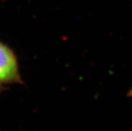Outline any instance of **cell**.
<instances>
[{"label": "cell", "mask_w": 132, "mask_h": 131, "mask_svg": "<svg viewBox=\"0 0 132 131\" xmlns=\"http://www.w3.org/2000/svg\"><path fill=\"white\" fill-rule=\"evenodd\" d=\"M0 83L23 84L14 52L2 42H0Z\"/></svg>", "instance_id": "1"}, {"label": "cell", "mask_w": 132, "mask_h": 131, "mask_svg": "<svg viewBox=\"0 0 132 131\" xmlns=\"http://www.w3.org/2000/svg\"><path fill=\"white\" fill-rule=\"evenodd\" d=\"M128 96H129V97H132V87H131L130 90V91H129V92H128Z\"/></svg>", "instance_id": "2"}, {"label": "cell", "mask_w": 132, "mask_h": 131, "mask_svg": "<svg viewBox=\"0 0 132 131\" xmlns=\"http://www.w3.org/2000/svg\"><path fill=\"white\" fill-rule=\"evenodd\" d=\"M3 89H3V87L2 84H1V83H0V92H1Z\"/></svg>", "instance_id": "3"}]
</instances>
